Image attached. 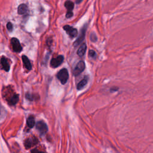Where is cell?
I'll use <instances>...</instances> for the list:
<instances>
[{
	"mask_svg": "<svg viewBox=\"0 0 153 153\" xmlns=\"http://www.w3.org/2000/svg\"><path fill=\"white\" fill-rule=\"evenodd\" d=\"M57 78H58L62 84H66V82L69 78V74L68 70L65 68L62 69L57 74Z\"/></svg>",
	"mask_w": 153,
	"mask_h": 153,
	"instance_id": "cell-1",
	"label": "cell"
},
{
	"mask_svg": "<svg viewBox=\"0 0 153 153\" xmlns=\"http://www.w3.org/2000/svg\"><path fill=\"white\" fill-rule=\"evenodd\" d=\"M86 30H87V25H85L84 26L82 27V28L81 29L80 35H79V37H78L77 39L76 40V41L74 43V46L75 47H77L78 46H79L80 44L81 43V42L83 41V40L84 39V37H85Z\"/></svg>",
	"mask_w": 153,
	"mask_h": 153,
	"instance_id": "cell-2",
	"label": "cell"
},
{
	"mask_svg": "<svg viewBox=\"0 0 153 153\" xmlns=\"http://www.w3.org/2000/svg\"><path fill=\"white\" fill-rule=\"evenodd\" d=\"M36 128L41 135L46 134L48 131V127L47 124L43 122V121H40V122H38L37 123Z\"/></svg>",
	"mask_w": 153,
	"mask_h": 153,
	"instance_id": "cell-3",
	"label": "cell"
},
{
	"mask_svg": "<svg viewBox=\"0 0 153 153\" xmlns=\"http://www.w3.org/2000/svg\"><path fill=\"white\" fill-rule=\"evenodd\" d=\"M11 44L13 50L15 52L19 53L22 51V47L21 45L20 42H19V40L17 39V38H13L11 40Z\"/></svg>",
	"mask_w": 153,
	"mask_h": 153,
	"instance_id": "cell-4",
	"label": "cell"
},
{
	"mask_svg": "<svg viewBox=\"0 0 153 153\" xmlns=\"http://www.w3.org/2000/svg\"><path fill=\"white\" fill-rule=\"evenodd\" d=\"M63 60H64V57H63V56L59 55L57 57H55V58H53L52 60H51L50 62V65L52 68H57L59 67L62 62H63Z\"/></svg>",
	"mask_w": 153,
	"mask_h": 153,
	"instance_id": "cell-5",
	"label": "cell"
},
{
	"mask_svg": "<svg viewBox=\"0 0 153 153\" xmlns=\"http://www.w3.org/2000/svg\"><path fill=\"white\" fill-rule=\"evenodd\" d=\"M38 141L36 137L33 136V137H31L29 138H27L26 140H25L24 142V145L25 146L26 149L30 148L31 147H33V146L38 144Z\"/></svg>",
	"mask_w": 153,
	"mask_h": 153,
	"instance_id": "cell-6",
	"label": "cell"
},
{
	"mask_svg": "<svg viewBox=\"0 0 153 153\" xmlns=\"http://www.w3.org/2000/svg\"><path fill=\"white\" fill-rule=\"evenodd\" d=\"M65 6L67 9V13L66 15L67 18H70L73 16V10L74 7V4L71 1H67L65 3Z\"/></svg>",
	"mask_w": 153,
	"mask_h": 153,
	"instance_id": "cell-7",
	"label": "cell"
},
{
	"mask_svg": "<svg viewBox=\"0 0 153 153\" xmlns=\"http://www.w3.org/2000/svg\"><path fill=\"white\" fill-rule=\"evenodd\" d=\"M63 29L66 31L67 34H68L71 38H74L78 34L77 30L71 26H69V25H65L63 27Z\"/></svg>",
	"mask_w": 153,
	"mask_h": 153,
	"instance_id": "cell-8",
	"label": "cell"
},
{
	"mask_svg": "<svg viewBox=\"0 0 153 153\" xmlns=\"http://www.w3.org/2000/svg\"><path fill=\"white\" fill-rule=\"evenodd\" d=\"M85 69V63L83 61H80L77 65H76L74 71V75L75 76H77L80 74L81 73L83 72Z\"/></svg>",
	"mask_w": 153,
	"mask_h": 153,
	"instance_id": "cell-9",
	"label": "cell"
},
{
	"mask_svg": "<svg viewBox=\"0 0 153 153\" xmlns=\"http://www.w3.org/2000/svg\"><path fill=\"white\" fill-rule=\"evenodd\" d=\"M0 64H1V68L3 69L5 71L9 72L10 71V65L6 57H2L0 59Z\"/></svg>",
	"mask_w": 153,
	"mask_h": 153,
	"instance_id": "cell-10",
	"label": "cell"
},
{
	"mask_svg": "<svg viewBox=\"0 0 153 153\" xmlns=\"http://www.w3.org/2000/svg\"><path fill=\"white\" fill-rule=\"evenodd\" d=\"M88 80V78L87 76H85L84 77L82 78V80L78 82V84H77V86H76V88L77 90H80L82 88H83L87 84V82Z\"/></svg>",
	"mask_w": 153,
	"mask_h": 153,
	"instance_id": "cell-11",
	"label": "cell"
},
{
	"mask_svg": "<svg viewBox=\"0 0 153 153\" xmlns=\"http://www.w3.org/2000/svg\"><path fill=\"white\" fill-rule=\"evenodd\" d=\"M22 61H23L25 67L28 70H31L32 69V65H31V63L29 59L28 58V57L25 55H23L22 56Z\"/></svg>",
	"mask_w": 153,
	"mask_h": 153,
	"instance_id": "cell-12",
	"label": "cell"
},
{
	"mask_svg": "<svg viewBox=\"0 0 153 153\" xmlns=\"http://www.w3.org/2000/svg\"><path fill=\"white\" fill-rule=\"evenodd\" d=\"M19 95L17 94H14L8 100L9 104L11 105H16L19 101Z\"/></svg>",
	"mask_w": 153,
	"mask_h": 153,
	"instance_id": "cell-13",
	"label": "cell"
},
{
	"mask_svg": "<svg viewBox=\"0 0 153 153\" xmlns=\"http://www.w3.org/2000/svg\"><path fill=\"white\" fill-rule=\"evenodd\" d=\"M86 49H87V46L86 45V44H82V45L79 47L78 50H77V55L80 57H82L86 53Z\"/></svg>",
	"mask_w": 153,
	"mask_h": 153,
	"instance_id": "cell-14",
	"label": "cell"
},
{
	"mask_svg": "<svg viewBox=\"0 0 153 153\" xmlns=\"http://www.w3.org/2000/svg\"><path fill=\"white\" fill-rule=\"evenodd\" d=\"M17 11H18V13L19 15H23L25 13H26L27 11H28L27 5L24 4H21L19 6Z\"/></svg>",
	"mask_w": 153,
	"mask_h": 153,
	"instance_id": "cell-15",
	"label": "cell"
},
{
	"mask_svg": "<svg viewBox=\"0 0 153 153\" xmlns=\"http://www.w3.org/2000/svg\"><path fill=\"white\" fill-rule=\"evenodd\" d=\"M27 124L29 128H33L35 124L34 118L33 116L29 117L27 121Z\"/></svg>",
	"mask_w": 153,
	"mask_h": 153,
	"instance_id": "cell-16",
	"label": "cell"
},
{
	"mask_svg": "<svg viewBox=\"0 0 153 153\" xmlns=\"http://www.w3.org/2000/svg\"><path fill=\"white\" fill-rule=\"evenodd\" d=\"M88 56L90 57H92V58H94L96 56V52L94 50H90L88 52Z\"/></svg>",
	"mask_w": 153,
	"mask_h": 153,
	"instance_id": "cell-17",
	"label": "cell"
},
{
	"mask_svg": "<svg viewBox=\"0 0 153 153\" xmlns=\"http://www.w3.org/2000/svg\"><path fill=\"white\" fill-rule=\"evenodd\" d=\"M90 40L92 42H96L98 40V38H97L96 35L94 33H92L90 35Z\"/></svg>",
	"mask_w": 153,
	"mask_h": 153,
	"instance_id": "cell-18",
	"label": "cell"
},
{
	"mask_svg": "<svg viewBox=\"0 0 153 153\" xmlns=\"http://www.w3.org/2000/svg\"><path fill=\"white\" fill-rule=\"evenodd\" d=\"M7 29L9 31H12L13 30V25L11 22H9L7 25Z\"/></svg>",
	"mask_w": 153,
	"mask_h": 153,
	"instance_id": "cell-19",
	"label": "cell"
},
{
	"mask_svg": "<svg viewBox=\"0 0 153 153\" xmlns=\"http://www.w3.org/2000/svg\"><path fill=\"white\" fill-rule=\"evenodd\" d=\"M31 153H46V152L38 150V149H34L31 151Z\"/></svg>",
	"mask_w": 153,
	"mask_h": 153,
	"instance_id": "cell-20",
	"label": "cell"
},
{
	"mask_svg": "<svg viewBox=\"0 0 153 153\" xmlns=\"http://www.w3.org/2000/svg\"><path fill=\"white\" fill-rule=\"evenodd\" d=\"M82 1H83V0H76V3H77V4H78V3H80L81 2H82Z\"/></svg>",
	"mask_w": 153,
	"mask_h": 153,
	"instance_id": "cell-21",
	"label": "cell"
}]
</instances>
